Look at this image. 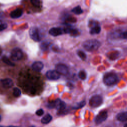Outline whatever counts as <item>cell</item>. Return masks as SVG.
Listing matches in <instances>:
<instances>
[{"label": "cell", "instance_id": "6da1fadb", "mask_svg": "<svg viewBox=\"0 0 127 127\" xmlns=\"http://www.w3.org/2000/svg\"><path fill=\"white\" fill-rule=\"evenodd\" d=\"M101 46L100 41L96 39H90L84 41L82 44L83 48L88 52H94L97 50Z\"/></svg>", "mask_w": 127, "mask_h": 127}, {"label": "cell", "instance_id": "7a4b0ae2", "mask_svg": "<svg viewBox=\"0 0 127 127\" xmlns=\"http://www.w3.org/2000/svg\"><path fill=\"white\" fill-rule=\"evenodd\" d=\"M104 83L107 86H111L116 84L119 81V78L116 73L112 72L106 73L103 78Z\"/></svg>", "mask_w": 127, "mask_h": 127}, {"label": "cell", "instance_id": "3957f363", "mask_svg": "<svg viewBox=\"0 0 127 127\" xmlns=\"http://www.w3.org/2000/svg\"><path fill=\"white\" fill-rule=\"evenodd\" d=\"M103 102V98L101 96L96 94L92 96L89 101V105L92 108H97L100 106Z\"/></svg>", "mask_w": 127, "mask_h": 127}, {"label": "cell", "instance_id": "277c9868", "mask_svg": "<svg viewBox=\"0 0 127 127\" xmlns=\"http://www.w3.org/2000/svg\"><path fill=\"white\" fill-rule=\"evenodd\" d=\"M23 52L19 48H15L11 52V58L14 61H20L23 58Z\"/></svg>", "mask_w": 127, "mask_h": 127}, {"label": "cell", "instance_id": "5b68a950", "mask_svg": "<svg viewBox=\"0 0 127 127\" xmlns=\"http://www.w3.org/2000/svg\"><path fill=\"white\" fill-rule=\"evenodd\" d=\"M108 112L106 110H103L100 112L96 116L94 122L96 125H99L104 122L108 118Z\"/></svg>", "mask_w": 127, "mask_h": 127}, {"label": "cell", "instance_id": "8992f818", "mask_svg": "<svg viewBox=\"0 0 127 127\" xmlns=\"http://www.w3.org/2000/svg\"><path fill=\"white\" fill-rule=\"evenodd\" d=\"M29 35L30 38L35 42H39L41 40L38 29L36 27H32L29 30Z\"/></svg>", "mask_w": 127, "mask_h": 127}, {"label": "cell", "instance_id": "52a82bcc", "mask_svg": "<svg viewBox=\"0 0 127 127\" xmlns=\"http://www.w3.org/2000/svg\"><path fill=\"white\" fill-rule=\"evenodd\" d=\"M46 77L51 80H56L60 78V74L56 70H49L46 73Z\"/></svg>", "mask_w": 127, "mask_h": 127}, {"label": "cell", "instance_id": "ba28073f", "mask_svg": "<svg viewBox=\"0 0 127 127\" xmlns=\"http://www.w3.org/2000/svg\"><path fill=\"white\" fill-rule=\"evenodd\" d=\"M56 70L60 74L66 75L68 72L67 66L64 64H58L56 65Z\"/></svg>", "mask_w": 127, "mask_h": 127}, {"label": "cell", "instance_id": "9c48e42d", "mask_svg": "<svg viewBox=\"0 0 127 127\" xmlns=\"http://www.w3.org/2000/svg\"><path fill=\"white\" fill-rule=\"evenodd\" d=\"M49 33L51 35L54 37L58 36L64 33V29L60 27H53L50 29Z\"/></svg>", "mask_w": 127, "mask_h": 127}, {"label": "cell", "instance_id": "30bf717a", "mask_svg": "<svg viewBox=\"0 0 127 127\" xmlns=\"http://www.w3.org/2000/svg\"><path fill=\"white\" fill-rule=\"evenodd\" d=\"M0 82L2 86L5 88H11L13 85V81L8 78L0 79Z\"/></svg>", "mask_w": 127, "mask_h": 127}, {"label": "cell", "instance_id": "8fae6325", "mask_svg": "<svg viewBox=\"0 0 127 127\" xmlns=\"http://www.w3.org/2000/svg\"><path fill=\"white\" fill-rule=\"evenodd\" d=\"M44 67V64L40 61H37L33 63L32 64V69L36 72H40Z\"/></svg>", "mask_w": 127, "mask_h": 127}, {"label": "cell", "instance_id": "7c38bea8", "mask_svg": "<svg viewBox=\"0 0 127 127\" xmlns=\"http://www.w3.org/2000/svg\"><path fill=\"white\" fill-rule=\"evenodd\" d=\"M23 14V10L22 9L18 8L13 10L10 13V16L13 19L18 18L22 16Z\"/></svg>", "mask_w": 127, "mask_h": 127}, {"label": "cell", "instance_id": "4fadbf2b", "mask_svg": "<svg viewBox=\"0 0 127 127\" xmlns=\"http://www.w3.org/2000/svg\"><path fill=\"white\" fill-rule=\"evenodd\" d=\"M101 31V27L98 25V24H94L93 26H92L89 33L90 34L94 35V34H99Z\"/></svg>", "mask_w": 127, "mask_h": 127}, {"label": "cell", "instance_id": "5bb4252c", "mask_svg": "<svg viewBox=\"0 0 127 127\" xmlns=\"http://www.w3.org/2000/svg\"><path fill=\"white\" fill-rule=\"evenodd\" d=\"M117 119L120 122H124L127 120V112H123L118 113L116 116Z\"/></svg>", "mask_w": 127, "mask_h": 127}, {"label": "cell", "instance_id": "9a60e30c", "mask_svg": "<svg viewBox=\"0 0 127 127\" xmlns=\"http://www.w3.org/2000/svg\"><path fill=\"white\" fill-rule=\"evenodd\" d=\"M52 120V116L49 114H47L44 116L41 119V123L43 124H48Z\"/></svg>", "mask_w": 127, "mask_h": 127}, {"label": "cell", "instance_id": "2e32d148", "mask_svg": "<svg viewBox=\"0 0 127 127\" xmlns=\"http://www.w3.org/2000/svg\"><path fill=\"white\" fill-rule=\"evenodd\" d=\"M71 11L73 13H74V14H77V15H79V14H80L83 13V10L80 6H77L74 7L71 10Z\"/></svg>", "mask_w": 127, "mask_h": 127}, {"label": "cell", "instance_id": "e0dca14e", "mask_svg": "<svg viewBox=\"0 0 127 127\" xmlns=\"http://www.w3.org/2000/svg\"><path fill=\"white\" fill-rule=\"evenodd\" d=\"M86 104V102L85 100H82L81 102L77 103L73 107H72L73 109H79L82 107H83Z\"/></svg>", "mask_w": 127, "mask_h": 127}, {"label": "cell", "instance_id": "ac0fdd59", "mask_svg": "<svg viewBox=\"0 0 127 127\" xmlns=\"http://www.w3.org/2000/svg\"><path fill=\"white\" fill-rule=\"evenodd\" d=\"M50 46V43L48 41L43 42L40 45L41 49L43 51H46L48 49Z\"/></svg>", "mask_w": 127, "mask_h": 127}, {"label": "cell", "instance_id": "d6986e66", "mask_svg": "<svg viewBox=\"0 0 127 127\" xmlns=\"http://www.w3.org/2000/svg\"><path fill=\"white\" fill-rule=\"evenodd\" d=\"M78 77L81 80H85L87 77V74L85 70H81L78 72Z\"/></svg>", "mask_w": 127, "mask_h": 127}, {"label": "cell", "instance_id": "ffe728a7", "mask_svg": "<svg viewBox=\"0 0 127 127\" xmlns=\"http://www.w3.org/2000/svg\"><path fill=\"white\" fill-rule=\"evenodd\" d=\"M2 60L3 62V63H4L5 64H6L10 65V66H14L15 64L13 63H12L9 59L8 58L6 57V56H3L2 58Z\"/></svg>", "mask_w": 127, "mask_h": 127}, {"label": "cell", "instance_id": "44dd1931", "mask_svg": "<svg viewBox=\"0 0 127 127\" xmlns=\"http://www.w3.org/2000/svg\"><path fill=\"white\" fill-rule=\"evenodd\" d=\"M13 94L15 97H18L21 95V91L19 88L17 87L14 88L13 90Z\"/></svg>", "mask_w": 127, "mask_h": 127}, {"label": "cell", "instance_id": "7402d4cb", "mask_svg": "<svg viewBox=\"0 0 127 127\" xmlns=\"http://www.w3.org/2000/svg\"><path fill=\"white\" fill-rule=\"evenodd\" d=\"M77 54L78 56V57L82 60H85L86 59V55L85 54L84 52H83L82 51L78 50L77 52Z\"/></svg>", "mask_w": 127, "mask_h": 127}, {"label": "cell", "instance_id": "603a6c76", "mask_svg": "<svg viewBox=\"0 0 127 127\" xmlns=\"http://www.w3.org/2000/svg\"><path fill=\"white\" fill-rule=\"evenodd\" d=\"M31 3L35 7H39L40 6L41 4V0H30Z\"/></svg>", "mask_w": 127, "mask_h": 127}, {"label": "cell", "instance_id": "cb8c5ba5", "mask_svg": "<svg viewBox=\"0 0 127 127\" xmlns=\"http://www.w3.org/2000/svg\"><path fill=\"white\" fill-rule=\"evenodd\" d=\"M119 37L123 39H126L127 38V31H124L122 33H121L119 35Z\"/></svg>", "mask_w": 127, "mask_h": 127}, {"label": "cell", "instance_id": "d4e9b609", "mask_svg": "<svg viewBox=\"0 0 127 127\" xmlns=\"http://www.w3.org/2000/svg\"><path fill=\"white\" fill-rule=\"evenodd\" d=\"M44 111L42 109H40L36 111L35 114L38 116H41L44 114Z\"/></svg>", "mask_w": 127, "mask_h": 127}, {"label": "cell", "instance_id": "484cf974", "mask_svg": "<svg viewBox=\"0 0 127 127\" xmlns=\"http://www.w3.org/2000/svg\"><path fill=\"white\" fill-rule=\"evenodd\" d=\"M7 27L6 23H0V31H2L5 29Z\"/></svg>", "mask_w": 127, "mask_h": 127}, {"label": "cell", "instance_id": "4316f807", "mask_svg": "<svg viewBox=\"0 0 127 127\" xmlns=\"http://www.w3.org/2000/svg\"><path fill=\"white\" fill-rule=\"evenodd\" d=\"M3 17V13L2 12H0V18H1Z\"/></svg>", "mask_w": 127, "mask_h": 127}, {"label": "cell", "instance_id": "83f0119b", "mask_svg": "<svg viewBox=\"0 0 127 127\" xmlns=\"http://www.w3.org/2000/svg\"><path fill=\"white\" fill-rule=\"evenodd\" d=\"M14 127V126H8V127Z\"/></svg>", "mask_w": 127, "mask_h": 127}, {"label": "cell", "instance_id": "f1b7e54d", "mask_svg": "<svg viewBox=\"0 0 127 127\" xmlns=\"http://www.w3.org/2000/svg\"><path fill=\"white\" fill-rule=\"evenodd\" d=\"M124 127H127V124H126L125 126H124Z\"/></svg>", "mask_w": 127, "mask_h": 127}, {"label": "cell", "instance_id": "f546056e", "mask_svg": "<svg viewBox=\"0 0 127 127\" xmlns=\"http://www.w3.org/2000/svg\"><path fill=\"white\" fill-rule=\"evenodd\" d=\"M35 127L34 126H30V127Z\"/></svg>", "mask_w": 127, "mask_h": 127}, {"label": "cell", "instance_id": "4dcf8cb0", "mask_svg": "<svg viewBox=\"0 0 127 127\" xmlns=\"http://www.w3.org/2000/svg\"><path fill=\"white\" fill-rule=\"evenodd\" d=\"M1 116L0 115V121H1Z\"/></svg>", "mask_w": 127, "mask_h": 127}, {"label": "cell", "instance_id": "1f68e13d", "mask_svg": "<svg viewBox=\"0 0 127 127\" xmlns=\"http://www.w3.org/2000/svg\"><path fill=\"white\" fill-rule=\"evenodd\" d=\"M0 127H2V126H0Z\"/></svg>", "mask_w": 127, "mask_h": 127}]
</instances>
